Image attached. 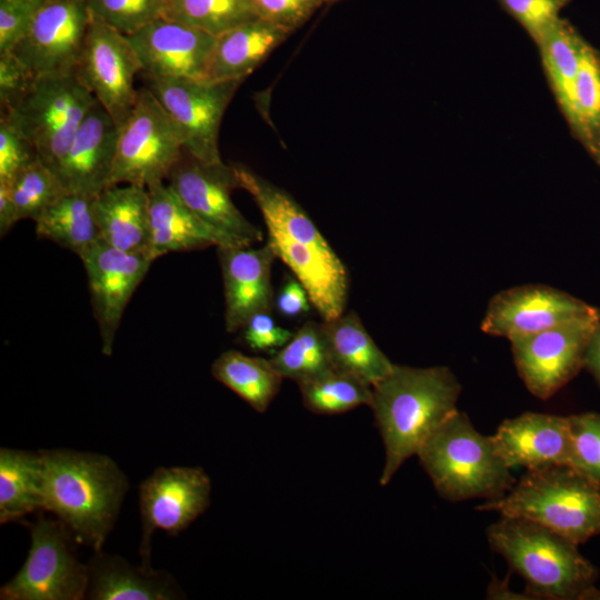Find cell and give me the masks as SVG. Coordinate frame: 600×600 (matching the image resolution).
<instances>
[{"label":"cell","instance_id":"44","mask_svg":"<svg viewBox=\"0 0 600 600\" xmlns=\"http://www.w3.org/2000/svg\"><path fill=\"white\" fill-rule=\"evenodd\" d=\"M274 306L280 314L294 318L309 312L313 304L304 286L296 277H291L279 290Z\"/></svg>","mask_w":600,"mask_h":600},{"label":"cell","instance_id":"18","mask_svg":"<svg viewBox=\"0 0 600 600\" xmlns=\"http://www.w3.org/2000/svg\"><path fill=\"white\" fill-rule=\"evenodd\" d=\"M127 37L148 78L206 80L216 37L164 17Z\"/></svg>","mask_w":600,"mask_h":600},{"label":"cell","instance_id":"41","mask_svg":"<svg viewBox=\"0 0 600 600\" xmlns=\"http://www.w3.org/2000/svg\"><path fill=\"white\" fill-rule=\"evenodd\" d=\"M243 343L256 352L276 353L293 337L294 332L280 327L271 317V311L254 313L241 328Z\"/></svg>","mask_w":600,"mask_h":600},{"label":"cell","instance_id":"33","mask_svg":"<svg viewBox=\"0 0 600 600\" xmlns=\"http://www.w3.org/2000/svg\"><path fill=\"white\" fill-rule=\"evenodd\" d=\"M304 407L318 414H338L370 406L372 386L363 379L332 369L298 384Z\"/></svg>","mask_w":600,"mask_h":600},{"label":"cell","instance_id":"20","mask_svg":"<svg viewBox=\"0 0 600 600\" xmlns=\"http://www.w3.org/2000/svg\"><path fill=\"white\" fill-rule=\"evenodd\" d=\"M120 126L97 101L80 124L59 178L67 192L94 198L111 186Z\"/></svg>","mask_w":600,"mask_h":600},{"label":"cell","instance_id":"3","mask_svg":"<svg viewBox=\"0 0 600 600\" xmlns=\"http://www.w3.org/2000/svg\"><path fill=\"white\" fill-rule=\"evenodd\" d=\"M41 452L43 511L60 520L78 543L102 550L129 490L127 476L106 454L70 449Z\"/></svg>","mask_w":600,"mask_h":600},{"label":"cell","instance_id":"30","mask_svg":"<svg viewBox=\"0 0 600 600\" xmlns=\"http://www.w3.org/2000/svg\"><path fill=\"white\" fill-rule=\"evenodd\" d=\"M564 118L572 136L600 166V51L587 40L581 51L572 103Z\"/></svg>","mask_w":600,"mask_h":600},{"label":"cell","instance_id":"49","mask_svg":"<svg viewBox=\"0 0 600 600\" xmlns=\"http://www.w3.org/2000/svg\"><path fill=\"white\" fill-rule=\"evenodd\" d=\"M333 1H338V0H324V3L333 2Z\"/></svg>","mask_w":600,"mask_h":600},{"label":"cell","instance_id":"37","mask_svg":"<svg viewBox=\"0 0 600 600\" xmlns=\"http://www.w3.org/2000/svg\"><path fill=\"white\" fill-rule=\"evenodd\" d=\"M571 453L569 466L600 482V413L568 416Z\"/></svg>","mask_w":600,"mask_h":600},{"label":"cell","instance_id":"34","mask_svg":"<svg viewBox=\"0 0 600 600\" xmlns=\"http://www.w3.org/2000/svg\"><path fill=\"white\" fill-rule=\"evenodd\" d=\"M162 17L213 37L257 18L250 0H164Z\"/></svg>","mask_w":600,"mask_h":600},{"label":"cell","instance_id":"13","mask_svg":"<svg viewBox=\"0 0 600 600\" xmlns=\"http://www.w3.org/2000/svg\"><path fill=\"white\" fill-rule=\"evenodd\" d=\"M167 180L182 202L231 244L252 246L262 241L261 230L232 202L231 191L238 188L232 166L207 163L187 153Z\"/></svg>","mask_w":600,"mask_h":600},{"label":"cell","instance_id":"39","mask_svg":"<svg viewBox=\"0 0 600 600\" xmlns=\"http://www.w3.org/2000/svg\"><path fill=\"white\" fill-rule=\"evenodd\" d=\"M39 159L32 142L11 118L0 117V180L12 182L20 171Z\"/></svg>","mask_w":600,"mask_h":600},{"label":"cell","instance_id":"1","mask_svg":"<svg viewBox=\"0 0 600 600\" xmlns=\"http://www.w3.org/2000/svg\"><path fill=\"white\" fill-rule=\"evenodd\" d=\"M238 188L248 191L259 207L267 242L307 289L323 321L343 313L348 272L300 204L284 190L242 164H232Z\"/></svg>","mask_w":600,"mask_h":600},{"label":"cell","instance_id":"40","mask_svg":"<svg viewBox=\"0 0 600 600\" xmlns=\"http://www.w3.org/2000/svg\"><path fill=\"white\" fill-rule=\"evenodd\" d=\"M250 2L257 18L293 32L310 19L324 0H250Z\"/></svg>","mask_w":600,"mask_h":600},{"label":"cell","instance_id":"28","mask_svg":"<svg viewBox=\"0 0 600 600\" xmlns=\"http://www.w3.org/2000/svg\"><path fill=\"white\" fill-rule=\"evenodd\" d=\"M211 374L260 413L267 411L283 381L269 359L237 350L222 352L212 363Z\"/></svg>","mask_w":600,"mask_h":600},{"label":"cell","instance_id":"27","mask_svg":"<svg viewBox=\"0 0 600 600\" xmlns=\"http://www.w3.org/2000/svg\"><path fill=\"white\" fill-rule=\"evenodd\" d=\"M44 466L41 450L0 449V523L43 511Z\"/></svg>","mask_w":600,"mask_h":600},{"label":"cell","instance_id":"7","mask_svg":"<svg viewBox=\"0 0 600 600\" xmlns=\"http://www.w3.org/2000/svg\"><path fill=\"white\" fill-rule=\"evenodd\" d=\"M98 100L73 73L36 77L11 106L1 109L34 146L39 159L59 177L62 161L89 110Z\"/></svg>","mask_w":600,"mask_h":600},{"label":"cell","instance_id":"24","mask_svg":"<svg viewBox=\"0 0 600 600\" xmlns=\"http://www.w3.org/2000/svg\"><path fill=\"white\" fill-rule=\"evenodd\" d=\"M292 32L254 18L216 37L206 80H244Z\"/></svg>","mask_w":600,"mask_h":600},{"label":"cell","instance_id":"14","mask_svg":"<svg viewBox=\"0 0 600 600\" xmlns=\"http://www.w3.org/2000/svg\"><path fill=\"white\" fill-rule=\"evenodd\" d=\"M139 71L141 64L128 37L91 16L74 74L120 127L136 103Z\"/></svg>","mask_w":600,"mask_h":600},{"label":"cell","instance_id":"45","mask_svg":"<svg viewBox=\"0 0 600 600\" xmlns=\"http://www.w3.org/2000/svg\"><path fill=\"white\" fill-rule=\"evenodd\" d=\"M18 221L20 219L11 186L0 180V236H6Z\"/></svg>","mask_w":600,"mask_h":600},{"label":"cell","instance_id":"48","mask_svg":"<svg viewBox=\"0 0 600 600\" xmlns=\"http://www.w3.org/2000/svg\"><path fill=\"white\" fill-rule=\"evenodd\" d=\"M9 1H43V0H9Z\"/></svg>","mask_w":600,"mask_h":600},{"label":"cell","instance_id":"21","mask_svg":"<svg viewBox=\"0 0 600 600\" xmlns=\"http://www.w3.org/2000/svg\"><path fill=\"white\" fill-rule=\"evenodd\" d=\"M491 437L510 469L534 470L570 463L568 417L524 412L503 420Z\"/></svg>","mask_w":600,"mask_h":600},{"label":"cell","instance_id":"47","mask_svg":"<svg viewBox=\"0 0 600 600\" xmlns=\"http://www.w3.org/2000/svg\"><path fill=\"white\" fill-rule=\"evenodd\" d=\"M509 579H504L502 581L499 580H492V582L489 584L487 589V598L489 599H530V597L526 594H518L510 590L508 584Z\"/></svg>","mask_w":600,"mask_h":600},{"label":"cell","instance_id":"16","mask_svg":"<svg viewBox=\"0 0 600 600\" xmlns=\"http://www.w3.org/2000/svg\"><path fill=\"white\" fill-rule=\"evenodd\" d=\"M79 257L88 278L101 351L109 357L123 312L153 260L143 253L119 250L102 239Z\"/></svg>","mask_w":600,"mask_h":600},{"label":"cell","instance_id":"32","mask_svg":"<svg viewBox=\"0 0 600 600\" xmlns=\"http://www.w3.org/2000/svg\"><path fill=\"white\" fill-rule=\"evenodd\" d=\"M269 360L283 379L298 384L334 369L322 322L314 321L303 323Z\"/></svg>","mask_w":600,"mask_h":600},{"label":"cell","instance_id":"42","mask_svg":"<svg viewBox=\"0 0 600 600\" xmlns=\"http://www.w3.org/2000/svg\"><path fill=\"white\" fill-rule=\"evenodd\" d=\"M41 2L0 0V53L12 51L24 38Z\"/></svg>","mask_w":600,"mask_h":600},{"label":"cell","instance_id":"31","mask_svg":"<svg viewBox=\"0 0 600 600\" xmlns=\"http://www.w3.org/2000/svg\"><path fill=\"white\" fill-rule=\"evenodd\" d=\"M90 197L66 192L36 221L38 237L50 240L78 256L100 239Z\"/></svg>","mask_w":600,"mask_h":600},{"label":"cell","instance_id":"36","mask_svg":"<svg viewBox=\"0 0 600 600\" xmlns=\"http://www.w3.org/2000/svg\"><path fill=\"white\" fill-rule=\"evenodd\" d=\"M91 16L130 36L162 17L164 0H84Z\"/></svg>","mask_w":600,"mask_h":600},{"label":"cell","instance_id":"5","mask_svg":"<svg viewBox=\"0 0 600 600\" xmlns=\"http://www.w3.org/2000/svg\"><path fill=\"white\" fill-rule=\"evenodd\" d=\"M416 456L438 494L451 502L496 500L516 483L492 437L480 433L460 410L432 432Z\"/></svg>","mask_w":600,"mask_h":600},{"label":"cell","instance_id":"29","mask_svg":"<svg viewBox=\"0 0 600 600\" xmlns=\"http://www.w3.org/2000/svg\"><path fill=\"white\" fill-rule=\"evenodd\" d=\"M586 39L559 18L537 43L549 87L566 117L570 110Z\"/></svg>","mask_w":600,"mask_h":600},{"label":"cell","instance_id":"43","mask_svg":"<svg viewBox=\"0 0 600 600\" xmlns=\"http://www.w3.org/2000/svg\"><path fill=\"white\" fill-rule=\"evenodd\" d=\"M34 74L11 51L0 53V102L6 109L31 86Z\"/></svg>","mask_w":600,"mask_h":600},{"label":"cell","instance_id":"17","mask_svg":"<svg viewBox=\"0 0 600 600\" xmlns=\"http://www.w3.org/2000/svg\"><path fill=\"white\" fill-rule=\"evenodd\" d=\"M598 308L564 291L543 284H524L496 293L488 303L481 330L511 339L594 314Z\"/></svg>","mask_w":600,"mask_h":600},{"label":"cell","instance_id":"11","mask_svg":"<svg viewBox=\"0 0 600 600\" xmlns=\"http://www.w3.org/2000/svg\"><path fill=\"white\" fill-rule=\"evenodd\" d=\"M597 313L510 340L514 366L531 394L548 400L580 372Z\"/></svg>","mask_w":600,"mask_h":600},{"label":"cell","instance_id":"22","mask_svg":"<svg viewBox=\"0 0 600 600\" xmlns=\"http://www.w3.org/2000/svg\"><path fill=\"white\" fill-rule=\"evenodd\" d=\"M149 194V257L207 247L233 246L201 221L164 181L147 187Z\"/></svg>","mask_w":600,"mask_h":600},{"label":"cell","instance_id":"9","mask_svg":"<svg viewBox=\"0 0 600 600\" xmlns=\"http://www.w3.org/2000/svg\"><path fill=\"white\" fill-rule=\"evenodd\" d=\"M183 150L173 120L148 87L140 88L130 114L120 127L111 186L147 188L164 181Z\"/></svg>","mask_w":600,"mask_h":600},{"label":"cell","instance_id":"4","mask_svg":"<svg viewBox=\"0 0 600 600\" xmlns=\"http://www.w3.org/2000/svg\"><path fill=\"white\" fill-rule=\"evenodd\" d=\"M487 539L524 579L530 599L600 600L597 568L566 537L526 518L501 516L488 527Z\"/></svg>","mask_w":600,"mask_h":600},{"label":"cell","instance_id":"2","mask_svg":"<svg viewBox=\"0 0 600 600\" xmlns=\"http://www.w3.org/2000/svg\"><path fill=\"white\" fill-rule=\"evenodd\" d=\"M460 393L459 380L443 366L394 363L389 374L372 386L369 407L386 451L381 486H387L402 463L458 410Z\"/></svg>","mask_w":600,"mask_h":600},{"label":"cell","instance_id":"26","mask_svg":"<svg viewBox=\"0 0 600 600\" xmlns=\"http://www.w3.org/2000/svg\"><path fill=\"white\" fill-rule=\"evenodd\" d=\"M334 369L352 373L371 386L383 379L394 363L377 346L354 311L323 321Z\"/></svg>","mask_w":600,"mask_h":600},{"label":"cell","instance_id":"38","mask_svg":"<svg viewBox=\"0 0 600 600\" xmlns=\"http://www.w3.org/2000/svg\"><path fill=\"white\" fill-rule=\"evenodd\" d=\"M537 44L571 0H497Z\"/></svg>","mask_w":600,"mask_h":600},{"label":"cell","instance_id":"15","mask_svg":"<svg viewBox=\"0 0 600 600\" xmlns=\"http://www.w3.org/2000/svg\"><path fill=\"white\" fill-rule=\"evenodd\" d=\"M90 19L84 0H43L28 33L11 52L34 77L73 73Z\"/></svg>","mask_w":600,"mask_h":600},{"label":"cell","instance_id":"46","mask_svg":"<svg viewBox=\"0 0 600 600\" xmlns=\"http://www.w3.org/2000/svg\"><path fill=\"white\" fill-rule=\"evenodd\" d=\"M583 368L591 373L600 387V308H598L596 323L587 346Z\"/></svg>","mask_w":600,"mask_h":600},{"label":"cell","instance_id":"23","mask_svg":"<svg viewBox=\"0 0 600 600\" xmlns=\"http://www.w3.org/2000/svg\"><path fill=\"white\" fill-rule=\"evenodd\" d=\"M90 600H174L184 598L176 580L163 570L140 564L124 558L93 551L88 563Z\"/></svg>","mask_w":600,"mask_h":600},{"label":"cell","instance_id":"35","mask_svg":"<svg viewBox=\"0 0 600 600\" xmlns=\"http://www.w3.org/2000/svg\"><path fill=\"white\" fill-rule=\"evenodd\" d=\"M20 220L34 222L67 190L57 173L40 159L24 168L10 182Z\"/></svg>","mask_w":600,"mask_h":600},{"label":"cell","instance_id":"8","mask_svg":"<svg viewBox=\"0 0 600 600\" xmlns=\"http://www.w3.org/2000/svg\"><path fill=\"white\" fill-rule=\"evenodd\" d=\"M38 512L30 531V549L17 574L0 589L1 600H82L88 566L76 553L72 532L57 518Z\"/></svg>","mask_w":600,"mask_h":600},{"label":"cell","instance_id":"12","mask_svg":"<svg viewBox=\"0 0 600 600\" xmlns=\"http://www.w3.org/2000/svg\"><path fill=\"white\" fill-rule=\"evenodd\" d=\"M211 480L200 467H159L139 486L141 564L151 566L156 530L171 537L187 529L210 506Z\"/></svg>","mask_w":600,"mask_h":600},{"label":"cell","instance_id":"25","mask_svg":"<svg viewBox=\"0 0 600 600\" xmlns=\"http://www.w3.org/2000/svg\"><path fill=\"white\" fill-rule=\"evenodd\" d=\"M92 211L100 239L119 250L149 257V194L146 187H108L92 199Z\"/></svg>","mask_w":600,"mask_h":600},{"label":"cell","instance_id":"6","mask_svg":"<svg viewBox=\"0 0 600 600\" xmlns=\"http://www.w3.org/2000/svg\"><path fill=\"white\" fill-rule=\"evenodd\" d=\"M477 509L529 519L579 546L600 534V482L568 464L527 470L503 497Z\"/></svg>","mask_w":600,"mask_h":600},{"label":"cell","instance_id":"10","mask_svg":"<svg viewBox=\"0 0 600 600\" xmlns=\"http://www.w3.org/2000/svg\"><path fill=\"white\" fill-rule=\"evenodd\" d=\"M148 79V88L176 123L187 153L207 163L223 162L219 151L220 124L243 80Z\"/></svg>","mask_w":600,"mask_h":600},{"label":"cell","instance_id":"19","mask_svg":"<svg viewBox=\"0 0 600 600\" xmlns=\"http://www.w3.org/2000/svg\"><path fill=\"white\" fill-rule=\"evenodd\" d=\"M226 301V330L240 331L257 312L274 304L271 268L277 258L268 242L263 247H218Z\"/></svg>","mask_w":600,"mask_h":600}]
</instances>
